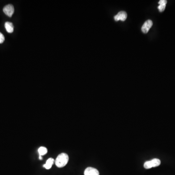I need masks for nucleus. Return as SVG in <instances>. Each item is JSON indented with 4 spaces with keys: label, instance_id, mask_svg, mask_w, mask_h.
Returning a JSON list of instances; mask_svg holds the SVG:
<instances>
[{
    "label": "nucleus",
    "instance_id": "f257e3e1",
    "mask_svg": "<svg viewBox=\"0 0 175 175\" xmlns=\"http://www.w3.org/2000/svg\"><path fill=\"white\" fill-rule=\"evenodd\" d=\"M69 159V158L67 154L64 153H61L56 158V165L59 168H63L67 164Z\"/></svg>",
    "mask_w": 175,
    "mask_h": 175
},
{
    "label": "nucleus",
    "instance_id": "f03ea898",
    "mask_svg": "<svg viewBox=\"0 0 175 175\" xmlns=\"http://www.w3.org/2000/svg\"><path fill=\"white\" fill-rule=\"evenodd\" d=\"M161 163V162L160 159L155 158V159H152L151 161L145 162L143 166H144V168L148 169H150L152 168L157 167V166H159Z\"/></svg>",
    "mask_w": 175,
    "mask_h": 175
},
{
    "label": "nucleus",
    "instance_id": "7ed1b4c3",
    "mask_svg": "<svg viewBox=\"0 0 175 175\" xmlns=\"http://www.w3.org/2000/svg\"><path fill=\"white\" fill-rule=\"evenodd\" d=\"M3 11L7 16L11 17L14 12V7L12 5H8L3 8Z\"/></svg>",
    "mask_w": 175,
    "mask_h": 175
},
{
    "label": "nucleus",
    "instance_id": "20e7f679",
    "mask_svg": "<svg viewBox=\"0 0 175 175\" xmlns=\"http://www.w3.org/2000/svg\"><path fill=\"white\" fill-rule=\"evenodd\" d=\"M152 26H153V22L152 21L150 20L147 21L142 27V31L143 33L147 34L148 32L150 29L151 28Z\"/></svg>",
    "mask_w": 175,
    "mask_h": 175
},
{
    "label": "nucleus",
    "instance_id": "39448f33",
    "mask_svg": "<svg viewBox=\"0 0 175 175\" xmlns=\"http://www.w3.org/2000/svg\"><path fill=\"white\" fill-rule=\"evenodd\" d=\"M127 18V13L125 11H120L114 17L115 21L117 22L119 21H124Z\"/></svg>",
    "mask_w": 175,
    "mask_h": 175
},
{
    "label": "nucleus",
    "instance_id": "423d86ee",
    "mask_svg": "<svg viewBox=\"0 0 175 175\" xmlns=\"http://www.w3.org/2000/svg\"><path fill=\"white\" fill-rule=\"evenodd\" d=\"M84 175H99V172L96 169L89 167L84 171Z\"/></svg>",
    "mask_w": 175,
    "mask_h": 175
},
{
    "label": "nucleus",
    "instance_id": "0eeeda50",
    "mask_svg": "<svg viewBox=\"0 0 175 175\" xmlns=\"http://www.w3.org/2000/svg\"><path fill=\"white\" fill-rule=\"evenodd\" d=\"M54 162H55V160H54L53 158H49L47 160L45 164L43 165V167L45 168V169H50L52 168V165L54 163Z\"/></svg>",
    "mask_w": 175,
    "mask_h": 175
},
{
    "label": "nucleus",
    "instance_id": "6e6552de",
    "mask_svg": "<svg viewBox=\"0 0 175 175\" xmlns=\"http://www.w3.org/2000/svg\"><path fill=\"white\" fill-rule=\"evenodd\" d=\"M5 28L7 32L9 33H12L14 31L13 24L12 22H6L5 24Z\"/></svg>",
    "mask_w": 175,
    "mask_h": 175
},
{
    "label": "nucleus",
    "instance_id": "1a4fd4ad",
    "mask_svg": "<svg viewBox=\"0 0 175 175\" xmlns=\"http://www.w3.org/2000/svg\"><path fill=\"white\" fill-rule=\"evenodd\" d=\"M166 3H167V1L166 0H161L159 1V4L160 5L158 7V8L159 9L160 12H162L164 11Z\"/></svg>",
    "mask_w": 175,
    "mask_h": 175
},
{
    "label": "nucleus",
    "instance_id": "9d476101",
    "mask_svg": "<svg viewBox=\"0 0 175 175\" xmlns=\"http://www.w3.org/2000/svg\"><path fill=\"white\" fill-rule=\"evenodd\" d=\"M47 149L45 147H41L39 148L38 149V152H39L40 156H42L44 155L45 154L47 153Z\"/></svg>",
    "mask_w": 175,
    "mask_h": 175
},
{
    "label": "nucleus",
    "instance_id": "9b49d317",
    "mask_svg": "<svg viewBox=\"0 0 175 175\" xmlns=\"http://www.w3.org/2000/svg\"><path fill=\"white\" fill-rule=\"evenodd\" d=\"M5 36L3 35L2 33L0 32V43H2L5 41Z\"/></svg>",
    "mask_w": 175,
    "mask_h": 175
},
{
    "label": "nucleus",
    "instance_id": "f8f14e48",
    "mask_svg": "<svg viewBox=\"0 0 175 175\" xmlns=\"http://www.w3.org/2000/svg\"><path fill=\"white\" fill-rule=\"evenodd\" d=\"M39 159L40 160H41L42 159V157L41 156H40V157H39Z\"/></svg>",
    "mask_w": 175,
    "mask_h": 175
}]
</instances>
